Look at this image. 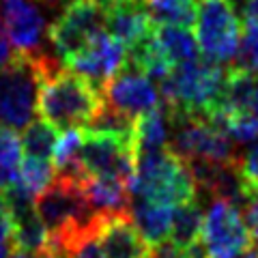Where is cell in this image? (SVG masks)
I'll list each match as a JSON object with an SVG mask.
<instances>
[{"instance_id":"cell-1","label":"cell","mask_w":258,"mask_h":258,"mask_svg":"<svg viewBox=\"0 0 258 258\" xmlns=\"http://www.w3.org/2000/svg\"><path fill=\"white\" fill-rule=\"evenodd\" d=\"M228 67L209 62L205 58L172 67L168 78L159 84L161 103L170 116L213 118L222 108Z\"/></svg>"},{"instance_id":"cell-2","label":"cell","mask_w":258,"mask_h":258,"mask_svg":"<svg viewBox=\"0 0 258 258\" xmlns=\"http://www.w3.org/2000/svg\"><path fill=\"white\" fill-rule=\"evenodd\" d=\"M132 198L149 200L164 207H181L198 198V187L189 164L170 149L140 153L129 181Z\"/></svg>"},{"instance_id":"cell-3","label":"cell","mask_w":258,"mask_h":258,"mask_svg":"<svg viewBox=\"0 0 258 258\" xmlns=\"http://www.w3.org/2000/svg\"><path fill=\"white\" fill-rule=\"evenodd\" d=\"M62 69V62L52 54L30 60L18 54L9 67L0 71V127L26 129L35 118L39 86L45 78Z\"/></svg>"},{"instance_id":"cell-4","label":"cell","mask_w":258,"mask_h":258,"mask_svg":"<svg viewBox=\"0 0 258 258\" xmlns=\"http://www.w3.org/2000/svg\"><path fill=\"white\" fill-rule=\"evenodd\" d=\"M101 103L103 95L99 88L64 67L39 86V114L58 132L86 127Z\"/></svg>"},{"instance_id":"cell-5","label":"cell","mask_w":258,"mask_h":258,"mask_svg":"<svg viewBox=\"0 0 258 258\" xmlns=\"http://www.w3.org/2000/svg\"><path fill=\"white\" fill-rule=\"evenodd\" d=\"M241 24L228 0H200L194 26L203 58L230 67L241 45Z\"/></svg>"},{"instance_id":"cell-6","label":"cell","mask_w":258,"mask_h":258,"mask_svg":"<svg viewBox=\"0 0 258 258\" xmlns=\"http://www.w3.org/2000/svg\"><path fill=\"white\" fill-rule=\"evenodd\" d=\"M170 151L185 161H211L230 164L237 159L235 142L211 118L170 116Z\"/></svg>"},{"instance_id":"cell-7","label":"cell","mask_w":258,"mask_h":258,"mask_svg":"<svg viewBox=\"0 0 258 258\" xmlns=\"http://www.w3.org/2000/svg\"><path fill=\"white\" fill-rule=\"evenodd\" d=\"M200 245L209 258H237L252 249V232L243 211L226 200H211L205 211Z\"/></svg>"},{"instance_id":"cell-8","label":"cell","mask_w":258,"mask_h":258,"mask_svg":"<svg viewBox=\"0 0 258 258\" xmlns=\"http://www.w3.org/2000/svg\"><path fill=\"white\" fill-rule=\"evenodd\" d=\"M136 159H138L136 142L91 134L84 129L80 166L88 176H116L129 183L136 170Z\"/></svg>"},{"instance_id":"cell-9","label":"cell","mask_w":258,"mask_h":258,"mask_svg":"<svg viewBox=\"0 0 258 258\" xmlns=\"http://www.w3.org/2000/svg\"><path fill=\"white\" fill-rule=\"evenodd\" d=\"M101 95L108 106L136 120L161 106V93L157 84L129 64H125L114 78L103 84Z\"/></svg>"},{"instance_id":"cell-10","label":"cell","mask_w":258,"mask_h":258,"mask_svg":"<svg viewBox=\"0 0 258 258\" xmlns=\"http://www.w3.org/2000/svg\"><path fill=\"white\" fill-rule=\"evenodd\" d=\"M127 64V47L110 37L108 32L93 37L84 45L82 52H78L74 58L64 60L62 67L69 69L71 74L84 78L88 84L95 88H103V84L110 78H114L120 69Z\"/></svg>"},{"instance_id":"cell-11","label":"cell","mask_w":258,"mask_h":258,"mask_svg":"<svg viewBox=\"0 0 258 258\" xmlns=\"http://www.w3.org/2000/svg\"><path fill=\"white\" fill-rule=\"evenodd\" d=\"M3 18L7 37L20 56L35 60L43 54H50L45 52V37L50 26L35 0H7Z\"/></svg>"},{"instance_id":"cell-12","label":"cell","mask_w":258,"mask_h":258,"mask_svg":"<svg viewBox=\"0 0 258 258\" xmlns=\"http://www.w3.org/2000/svg\"><path fill=\"white\" fill-rule=\"evenodd\" d=\"M99 241L106 258H149L151 252L129 215L103 217Z\"/></svg>"},{"instance_id":"cell-13","label":"cell","mask_w":258,"mask_h":258,"mask_svg":"<svg viewBox=\"0 0 258 258\" xmlns=\"http://www.w3.org/2000/svg\"><path fill=\"white\" fill-rule=\"evenodd\" d=\"M82 191L88 207L97 215H129L132 209V191L129 183L116 176H86L82 181Z\"/></svg>"},{"instance_id":"cell-14","label":"cell","mask_w":258,"mask_h":258,"mask_svg":"<svg viewBox=\"0 0 258 258\" xmlns=\"http://www.w3.org/2000/svg\"><path fill=\"white\" fill-rule=\"evenodd\" d=\"M106 30L110 37H114L125 47H132L144 37H149L151 20L147 15L144 0H123L116 7L106 11Z\"/></svg>"},{"instance_id":"cell-15","label":"cell","mask_w":258,"mask_h":258,"mask_svg":"<svg viewBox=\"0 0 258 258\" xmlns=\"http://www.w3.org/2000/svg\"><path fill=\"white\" fill-rule=\"evenodd\" d=\"M129 217L140 232V237L147 241L149 247L159 245L170 239L172 232V217L174 209L164 207L157 203H149V200L136 198L132 200V209H129Z\"/></svg>"},{"instance_id":"cell-16","label":"cell","mask_w":258,"mask_h":258,"mask_svg":"<svg viewBox=\"0 0 258 258\" xmlns=\"http://www.w3.org/2000/svg\"><path fill=\"white\" fill-rule=\"evenodd\" d=\"M155 43L166 56V60L176 67L183 62H191L200 58V47L196 37L189 32V28L183 26H155L153 28Z\"/></svg>"},{"instance_id":"cell-17","label":"cell","mask_w":258,"mask_h":258,"mask_svg":"<svg viewBox=\"0 0 258 258\" xmlns=\"http://www.w3.org/2000/svg\"><path fill=\"white\" fill-rule=\"evenodd\" d=\"M170 134H172L170 114L161 103L157 110H151L138 118V125H136V151H138V155L140 153H155L170 149Z\"/></svg>"},{"instance_id":"cell-18","label":"cell","mask_w":258,"mask_h":258,"mask_svg":"<svg viewBox=\"0 0 258 258\" xmlns=\"http://www.w3.org/2000/svg\"><path fill=\"white\" fill-rule=\"evenodd\" d=\"M147 15L153 26H183L196 24V0H144Z\"/></svg>"},{"instance_id":"cell-19","label":"cell","mask_w":258,"mask_h":258,"mask_svg":"<svg viewBox=\"0 0 258 258\" xmlns=\"http://www.w3.org/2000/svg\"><path fill=\"white\" fill-rule=\"evenodd\" d=\"M203 207H200L198 198L191 203H185L181 207L174 209V217H172V232H170V241L183 247L185 252H189L191 247H196L200 243V232H203Z\"/></svg>"},{"instance_id":"cell-20","label":"cell","mask_w":258,"mask_h":258,"mask_svg":"<svg viewBox=\"0 0 258 258\" xmlns=\"http://www.w3.org/2000/svg\"><path fill=\"white\" fill-rule=\"evenodd\" d=\"M136 125H138L136 118L114 110L103 101L101 108L95 112V116L88 120L86 132L112 136V138H120V140H127V142H136Z\"/></svg>"},{"instance_id":"cell-21","label":"cell","mask_w":258,"mask_h":258,"mask_svg":"<svg viewBox=\"0 0 258 258\" xmlns=\"http://www.w3.org/2000/svg\"><path fill=\"white\" fill-rule=\"evenodd\" d=\"M54 179H56V168L54 164H50V159L26 157L20 166L15 187H20L28 198L37 200L54 183Z\"/></svg>"},{"instance_id":"cell-22","label":"cell","mask_w":258,"mask_h":258,"mask_svg":"<svg viewBox=\"0 0 258 258\" xmlns=\"http://www.w3.org/2000/svg\"><path fill=\"white\" fill-rule=\"evenodd\" d=\"M22 138L13 129L0 127V194L13 187L22 166Z\"/></svg>"},{"instance_id":"cell-23","label":"cell","mask_w":258,"mask_h":258,"mask_svg":"<svg viewBox=\"0 0 258 258\" xmlns=\"http://www.w3.org/2000/svg\"><path fill=\"white\" fill-rule=\"evenodd\" d=\"M58 142V129H54L43 118L32 120L22 134V149L26 157L50 159L54 157V149Z\"/></svg>"},{"instance_id":"cell-24","label":"cell","mask_w":258,"mask_h":258,"mask_svg":"<svg viewBox=\"0 0 258 258\" xmlns=\"http://www.w3.org/2000/svg\"><path fill=\"white\" fill-rule=\"evenodd\" d=\"M230 67H237L241 71L258 76V26L243 24V35H241V45L237 52V58Z\"/></svg>"},{"instance_id":"cell-25","label":"cell","mask_w":258,"mask_h":258,"mask_svg":"<svg viewBox=\"0 0 258 258\" xmlns=\"http://www.w3.org/2000/svg\"><path fill=\"white\" fill-rule=\"evenodd\" d=\"M237 166H239V172L243 176L249 194L258 191V142L252 144L245 153L237 155Z\"/></svg>"},{"instance_id":"cell-26","label":"cell","mask_w":258,"mask_h":258,"mask_svg":"<svg viewBox=\"0 0 258 258\" xmlns=\"http://www.w3.org/2000/svg\"><path fill=\"white\" fill-rule=\"evenodd\" d=\"M13 215L7 207L3 194H0V243H13Z\"/></svg>"},{"instance_id":"cell-27","label":"cell","mask_w":258,"mask_h":258,"mask_svg":"<svg viewBox=\"0 0 258 258\" xmlns=\"http://www.w3.org/2000/svg\"><path fill=\"white\" fill-rule=\"evenodd\" d=\"M243 213H245V222L249 226V232H252V241L258 245V191H252L247 196Z\"/></svg>"},{"instance_id":"cell-28","label":"cell","mask_w":258,"mask_h":258,"mask_svg":"<svg viewBox=\"0 0 258 258\" xmlns=\"http://www.w3.org/2000/svg\"><path fill=\"white\" fill-rule=\"evenodd\" d=\"M149 258H187V252L168 239L159 245H153L149 252Z\"/></svg>"},{"instance_id":"cell-29","label":"cell","mask_w":258,"mask_h":258,"mask_svg":"<svg viewBox=\"0 0 258 258\" xmlns=\"http://www.w3.org/2000/svg\"><path fill=\"white\" fill-rule=\"evenodd\" d=\"M15 58H18V52L11 50L9 37L3 32V22H0V71H3L5 67H9Z\"/></svg>"},{"instance_id":"cell-30","label":"cell","mask_w":258,"mask_h":258,"mask_svg":"<svg viewBox=\"0 0 258 258\" xmlns=\"http://www.w3.org/2000/svg\"><path fill=\"white\" fill-rule=\"evenodd\" d=\"M9 258H58L52 249H43V252H24V249H13Z\"/></svg>"},{"instance_id":"cell-31","label":"cell","mask_w":258,"mask_h":258,"mask_svg":"<svg viewBox=\"0 0 258 258\" xmlns=\"http://www.w3.org/2000/svg\"><path fill=\"white\" fill-rule=\"evenodd\" d=\"M243 24L258 26V0H247V9L243 15Z\"/></svg>"},{"instance_id":"cell-32","label":"cell","mask_w":258,"mask_h":258,"mask_svg":"<svg viewBox=\"0 0 258 258\" xmlns=\"http://www.w3.org/2000/svg\"><path fill=\"white\" fill-rule=\"evenodd\" d=\"M91 3H95L97 7H101L103 11H108V9H112V7H116L118 3H123V0H91Z\"/></svg>"},{"instance_id":"cell-33","label":"cell","mask_w":258,"mask_h":258,"mask_svg":"<svg viewBox=\"0 0 258 258\" xmlns=\"http://www.w3.org/2000/svg\"><path fill=\"white\" fill-rule=\"evenodd\" d=\"M252 114L258 118V76L254 82V95H252Z\"/></svg>"},{"instance_id":"cell-34","label":"cell","mask_w":258,"mask_h":258,"mask_svg":"<svg viewBox=\"0 0 258 258\" xmlns=\"http://www.w3.org/2000/svg\"><path fill=\"white\" fill-rule=\"evenodd\" d=\"M187 258H209L207 254H205V249H203V245H196V247H191L189 252H187Z\"/></svg>"},{"instance_id":"cell-35","label":"cell","mask_w":258,"mask_h":258,"mask_svg":"<svg viewBox=\"0 0 258 258\" xmlns=\"http://www.w3.org/2000/svg\"><path fill=\"white\" fill-rule=\"evenodd\" d=\"M13 249H15L13 243H0V258H9Z\"/></svg>"},{"instance_id":"cell-36","label":"cell","mask_w":258,"mask_h":258,"mask_svg":"<svg viewBox=\"0 0 258 258\" xmlns=\"http://www.w3.org/2000/svg\"><path fill=\"white\" fill-rule=\"evenodd\" d=\"M237 258H258V252H256V249H249V252L241 254V256H237Z\"/></svg>"},{"instance_id":"cell-37","label":"cell","mask_w":258,"mask_h":258,"mask_svg":"<svg viewBox=\"0 0 258 258\" xmlns=\"http://www.w3.org/2000/svg\"><path fill=\"white\" fill-rule=\"evenodd\" d=\"M5 3H7V0H5Z\"/></svg>"}]
</instances>
